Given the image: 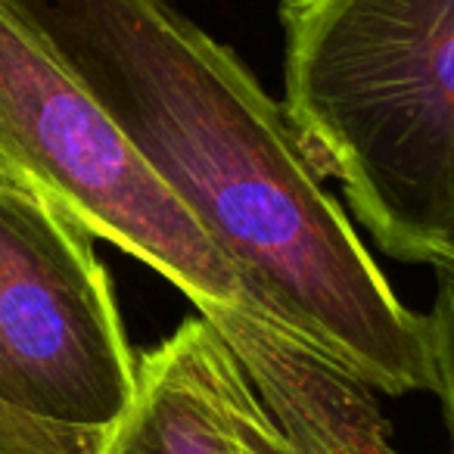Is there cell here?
<instances>
[{
  "label": "cell",
  "instance_id": "cell-1",
  "mask_svg": "<svg viewBox=\"0 0 454 454\" xmlns=\"http://www.w3.org/2000/svg\"><path fill=\"white\" fill-rule=\"evenodd\" d=\"M177 196L278 327L373 392H433L398 299L286 109L168 0H7Z\"/></svg>",
  "mask_w": 454,
  "mask_h": 454
},
{
  "label": "cell",
  "instance_id": "cell-2",
  "mask_svg": "<svg viewBox=\"0 0 454 454\" xmlns=\"http://www.w3.org/2000/svg\"><path fill=\"white\" fill-rule=\"evenodd\" d=\"M284 109L386 255L454 234V0H284Z\"/></svg>",
  "mask_w": 454,
  "mask_h": 454
},
{
  "label": "cell",
  "instance_id": "cell-3",
  "mask_svg": "<svg viewBox=\"0 0 454 454\" xmlns=\"http://www.w3.org/2000/svg\"><path fill=\"white\" fill-rule=\"evenodd\" d=\"M0 159L94 240H106L196 305L255 392L293 395L324 361L247 296L177 196L47 44L0 0Z\"/></svg>",
  "mask_w": 454,
  "mask_h": 454
},
{
  "label": "cell",
  "instance_id": "cell-4",
  "mask_svg": "<svg viewBox=\"0 0 454 454\" xmlns=\"http://www.w3.org/2000/svg\"><path fill=\"white\" fill-rule=\"evenodd\" d=\"M137 355L94 237L32 184L0 175V404L66 429H113Z\"/></svg>",
  "mask_w": 454,
  "mask_h": 454
},
{
  "label": "cell",
  "instance_id": "cell-5",
  "mask_svg": "<svg viewBox=\"0 0 454 454\" xmlns=\"http://www.w3.org/2000/svg\"><path fill=\"white\" fill-rule=\"evenodd\" d=\"M103 454H247L227 398V355L202 315L137 355V386Z\"/></svg>",
  "mask_w": 454,
  "mask_h": 454
},
{
  "label": "cell",
  "instance_id": "cell-6",
  "mask_svg": "<svg viewBox=\"0 0 454 454\" xmlns=\"http://www.w3.org/2000/svg\"><path fill=\"white\" fill-rule=\"evenodd\" d=\"M227 355V398H231V411H234L237 433H240L243 451L247 454H321L305 442L293 439L284 427L271 417V411L262 404V398L255 395L253 383L243 377V371L237 367V361Z\"/></svg>",
  "mask_w": 454,
  "mask_h": 454
},
{
  "label": "cell",
  "instance_id": "cell-7",
  "mask_svg": "<svg viewBox=\"0 0 454 454\" xmlns=\"http://www.w3.org/2000/svg\"><path fill=\"white\" fill-rule=\"evenodd\" d=\"M109 429H66L0 404V454H103Z\"/></svg>",
  "mask_w": 454,
  "mask_h": 454
},
{
  "label": "cell",
  "instance_id": "cell-8",
  "mask_svg": "<svg viewBox=\"0 0 454 454\" xmlns=\"http://www.w3.org/2000/svg\"><path fill=\"white\" fill-rule=\"evenodd\" d=\"M433 311L427 315V340H429V364H433V392L439 395L442 417H445L448 439L454 448V271L435 268Z\"/></svg>",
  "mask_w": 454,
  "mask_h": 454
},
{
  "label": "cell",
  "instance_id": "cell-9",
  "mask_svg": "<svg viewBox=\"0 0 454 454\" xmlns=\"http://www.w3.org/2000/svg\"><path fill=\"white\" fill-rule=\"evenodd\" d=\"M429 265L433 268H451L454 271V234L439 243V249L433 253V262H429Z\"/></svg>",
  "mask_w": 454,
  "mask_h": 454
},
{
  "label": "cell",
  "instance_id": "cell-10",
  "mask_svg": "<svg viewBox=\"0 0 454 454\" xmlns=\"http://www.w3.org/2000/svg\"><path fill=\"white\" fill-rule=\"evenodd\" d=\"M0 175H13V171H10L7 165H4V159H0ZM13 177H16V175H13Z\"/></svg>",
  "mask_w": 454,
  "mask_h": 454
}]
</instances>
